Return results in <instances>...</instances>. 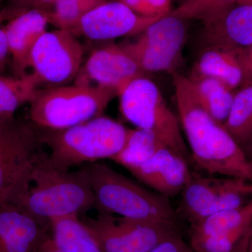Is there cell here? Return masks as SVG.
Here are the masks:
<instances>
[{
  "instance_id": "obj_1",
  "label": "cell",
  "mask_w": 252,
  "mask_h": 252,
  "mask_svg": "<svg viewBox=\"0 0 252 252\" xmlns=\"http://www.w3.org/2000/svg\"><path fill=\"white\" fill-rule=\"evenodd\" d=\"M181 127L190 149L191 160L210 175L252 182V163L243 149L199 103L189 77L172 72Z\"/></svg>"
},
{
  "instance_id": "obj_2",
  "label": "cell",
  "mask_w": 252,
  "mask_h": 252,
  "mask_svg": "<svg viewBox=\"0 0 252 252\" xmlns=\"http://www.w3.org/2000/svg\"><path fill=\"white\" fill-rule=\"evenodd\" d=\"M37 130L41 143L49 149L46 165L68 171L84 162L111 160L125 145L130 129L101 116L63 130Z\"/></svg>"
},
{
  "instance_id": "obj_3",
  "label": "cell",
  "mask_w": 252,
  "mask_h": 252,
  "mask_svg": "<svg viewBox=\"0 0 252 252\" xmlns=\"http://www.w3.org/2000/svg\"><path fill=\"white\" fill-rule=\"evenodd\" d=\"M88 167L97 211L178 228V215L168 197L149 191L105 164Z\"/></svg>"
},
{
  "instance_id": "obj_4",
  "label": "cell",
  "mask_w": 252,
  "mask_h": 252,
  "mask_svg": "<svg viewBox=\"0 0 252 252\" xmlns=\"http://www.w3.org/2000/svg\"><path fill=\"white\" fill-rule=\"evenodd\" d=\"M46 162L36 169L18 206L50 223L64 217H79L94 207L89 167L62 171L48 166Z\"/></svg>"
},
{
  "instance_id": "obj_5",
  "label": "cell",
  "mask_w": 252,
  "mask_h": 252,
  "mask_svg": "<svg viewBox=\"0 0 252 252\" xmlns=\"http://www.w3.org/2000/svg\"><path fill=\"white\" fill-rule=\"evenodd\" d=\"M117 95L115 89L87 84L37 89L30 102V117L37 128L63 130L103 116Z\"/></svg>"
},
{
  "instance_id": "obj_6",
  "label": "cell",
  "mask_w": 252,
  "mask_h": 252,
  "mask_svg": "<svg viewBox=\"0 0 252 252\" xmlns=\"http://www.w3.org/2000/svg\"><path fill=\"white\" fill-rule=\"evenodd\" d=\"M41 146L32 123L14 118L0 124V205L21 203L36 169L47 161Z\"/></svg>"
},
{
  "instance_id": "obj_7",
  "label": "cell",
  "mask_w": 252,
  "mask_h": 252,
  "mask_svg": "<svg viewBox=\"0 0 252 252\" xmlns=\"http://www.w3.org/2000/svg\"><path fill=\"white\" fill-rule=\"evenodd\" d=\"M121 112L137 128L154 132L165 147L191 160L181 131L179 118L167 106L158 87L143 76L135 78L120 91Z\"/></svg>"
},
{
  "instance_id": "obj_8",
  "label": "cell",
  "mask_w": 252,
  "mask_h": 252,
  "mask_svg": "<svg viewBox=\"0 0 252 252\" xmlns=\"http://www.w3.org/2000/svg\"><path fill=\"white\" fill-rule=\"evenodd\" d=\"M81 220L102 252H149L165 239L180 233L179 228L172 225L101 211Z\"/></svg>"
},
{
  "instance_id": "obj_9",
  "label": "cell",
  "mask_w": 252,
  "mask_h": 252,
  "mask_svg": "<svg viewBox=\"0 0 252 252\" xmlns=\"http://www.w3.org/2000/svg\"><path fill=\"white\" fill-rule=\"evenodd\" d=\"M181 193V212L192 225L217 212L248 204L251 183L234 177L215 178L191 172Z\"/></svg>"
},
{
  "instance_id": "obj_10",
  "label": "cell",
  "mask_w": 252,
  "mask_h": 252,
  "mask_svg": "<svg viewBox=\"0 0 252 252\" xmlns=\"http://www.w3.org/2000/svg\"><path fill=\"white\" fill-rule=\"evenodd\" d=\"M186 38L185 21L169 14L152 23L135 42L122 47L144 73L172 72Z\"/></svg>"
},
{
  "instance_id": "obj_11",
  "label": "cell",
  "mask_w": 252,
  "mask_h": 252,
  "mask_svg": "<svg viewBox=\"0 0 252 252\" xmlns=\"http://www.w3.org/2000/svg\"><path fill=\"white\" fill-rule=\"evenodd\" d=\"M252 235V206L225 210L191 225L190 244L195 252H246Z\"/></svg>"
},
{
  "instance_id": "obj_12",
  "label": "cell",
  "mask_w": 252,
  "mask_h": 252,
  "mask_svg": "<svg viewBox=\"0 0 252 252\" xmlns=\"http://www.w3.org/2000/svg\"><path fill=\"white\" fill-rule=\"evenodd\" d=\"M74 35L68 30L58 28L39 38L31 56V67L39 83L56 87L77 77L84 50Z\"/></svg>"
},
{
  "instance_id": "obj_13",
  "label": "cell",
  "mask_w": 252,
  "mask_h": 252,
  "mask_svg": "<svg viewBox=\"0 0 252 252\" xmlns=\"http://www.w3.org/2000/svg\"><path fill=\"white\" fill-rule=\"evenodd\" d=\"M158 19L139 16L121 1H105L85 15L70 32L92 40H108L140 34Z\"/></svg>"
},
{
  "instance_id": "obj_14",
  "label": "cell",
  "mask_w": 252,
  "mask_h": 252,
  "mask_svg": "<svg viewBox=\"0 0 252 252\" xmlns=\"http://www.w3.org/2000/svg\"><path fill=\"white\" fill-rule=\"evenodd\" d=\"M51 237L50 222L18 205H0V252H37Z\"/></svg>"
},
{
  "instance_id": "obj_15",
  "label": "cell",
  "mask_w": 252,
  "mask_h": 252,
  "mask_svg": "<svg viewBox=\"0 0 252 252\" xmlns=\"http://www.w3.org/2000/svg\"><path fill=\"white\" fill-rule=\"evenodd\" d=\"M188 163L182 155L163 147L130 172L144 185L170 198L181 193L188 183L192 172Z\"/></svg>"
},
{
  "instance_id": "obj_16",
  "label": "cell",
  "mask_w": 252,
  "mask_h": 252,
  "mask_svg": "<svg viewBox=\"0 0 252 252\" xmlns=\"http://www.w3.org/2000/svg\"><path fill=\"white\" fill-rule=\"evenodd\" d=\"M84 72L97 86L115 89L123 88L144 73L122 46L110 45L96 49L86 61Z\"/></svg>"
},
{
  "instance_id": "obj_17",
  "label": "cell",
  "mask_w": 252,
  "mask_h": 252,
  "mask_svg": "<svg viewBox=\"0 0 252 252\" xmlns=\"http://www.w3.org/2000/svg\"><path fill=\"white\" fill-rule=\"evenodd\" d=\"M49 23V12L30 9L16 15L4 28L16 77L28 74L32 51Z\"/></svg>"
},
{
  "instance_id": "obj_18",
  "label": "cell",
  "mask_w": 252,
  "mask_h": 252,
  "mask_svg": "<svg viewBox=\"0 0 252 252\" xmlns=\"http://www.w3.org/2000/svg\"><path fill=\"white\" fill-rule=\"evenodd\" d=\"M202 41L207 46L235 50L252 44V4H237L215 22L204 26Z\"/></svg>"
},
{
  "instance_id": "obj_19",
  "label": "cell",
  "mask_w": 252,
  "mask_h": 252,
  "mask_svg": "<svg viewBox=\"0 0 252 252\" xmlns=\"http://www.w3.org/2000/svg\"><path fill=\"white\" fill-rule=\"evenodd\" d=\"M192 76L215 78L234 91L243 81L241 68L234 50L207 46L195 63Z\"/></svg>"
},
{
  "instance_id": "obj_20",
  "label": "cell",
  "mask_w": 252,
  "mask_h": 252,
  "mask_svg": "<svg viewBox=\"0 0 252 252\" xmlns=\"http://www.w3.org/2000/svg\"><path fill=\"white\" fill-rule=\"evenodd\" d=\"M189 78L199 103L217 122L224 124L234 98L233 90L215 78L203 76Z\"/></svg>"
},
{
  "instance_id": "obj_21",
  "label": "cell",
  "mask_w": 252,
  "mask_h": 252,
  "mask_svg": "<svg viewBox=\"0 0 252 252\" xmlns=\"http://www.w3.org/2000/svg\"><path fill=\"white\" fill-rule=\"evenodd\" d=\"M38 84L37 78L33 73L22 77L0 75V124L14 119L17 109L31 102Z\"/></svg>"
},
{
  "instance_id": "obj_22",
  "label": "cell",
  "mask_w": 252,
  "mask_h": 252,
  "mask_svg": "<svg viewBox=\"0 0 252 252\" xmlns=\"http://www.w3.org/2000/svg\"><path fill=\"white\" fill-rule=\"evenodd\" d=\"M55 243L64 252H102L80 217H64L51 222Z\"/></svg>"
},
{
  "instance_id": "obj_23",
  "label": "cell",
  "mask_w": 252,
  "mask_h": 252,
  "mask_svg": "<svg viewBox=\"0 0 252 252\" xmlns=\"http://www.w3.org/2000/svg\"><path fill=\"white\" fill-rule=\"evenodd\" d=\"M163 147L165 146L152 131L130 129L125 145L111 160L130 171L147 161Z\"/></svg>"
},
{
  "instance_id": "obj_24",
  "label": "cell",
  "mask_w": 252,
  "mask_h": 252,
  "mask_svg": "<svg viewBox=\"0 0 252 252\" xmlns=\"http://www.w3.org/2000/svg\"><path fill=\"white\" fill-rule=\"evenodd\" d=\"M230 136L243 148L252 141V86L235 93L228 119L223 124Z\"/></svg>"
},
{
  "instance_id": "obj_25",
  "label": "cell",
  "mask_w": 252,
  "mask_h": 252,
  "mask_svg": "<svg viewBox=\"0 0 252 252\" xmlns=\"http://www.w3.org/2000/svg\"><path fill=\"white\" fill-rule=\"evenodd\" d=\"M238 4V0H185L170 15L186 21L198 20L204 26L215 22Z\"/></svg>"
},
{
  "instance_id": "obj_26",
  "label": "cell",
  "mask_w": 252,
  "mask_h": 252,
  "mask_svg": "<svg viewBox=\"0 0 252 252\" xmlns=\"http://www.w3.org/2000/svg\"><path fill=\"white\" fill-rule=\"evenodd\" d=\"M106 0H56L49 12V23L59 29L71 31L91 10Z\"/></svg>"
},
{
  "instance_id": "obj_27",
  "label": "cell",
  "mask_w": 252,
  "mask_h": 252,
  "mask_svg": "<svg viewBox=\"0 0 252 252\" xmlns=\"http://www.w3.org/2000/svg\"><path fill=\"white\" fill-rule=\"evenodd\" d=\"M140 16L161 18L171 13L172 0H119Z\"/></svg>"
},
{
  "instance_id": "obj_28",
  "label": "cell",
  "mask_w": 252,
  "mask_h": 252,
  "mask_svg": "<svg viewBox=\"0 0 252 252\" xmlns=\"http://www.w3.org/2000/svg\"><path fill=\"white\" fill-rule=\"evenodd\" d=\"M234 51L243 74L240 88L252 86V44Z\"/></svg>"
},
{
  "instance_id": "obj_29",
  "label": "cell",
  "mask_w": 252,
  "mask_h": 252,
  "mask_svg": "<svg viewBox=\"0 0 252 252\" xmlns=\"http://www.w3.org/2000/svg\"><path fill=\"white\" fill-rule=\"evenodd\" d=\"M149 252H195L190 244L182 238L180 233L171 235L162 241Z\"/></svg>"
},
{
  "instance_id": "obj_30",
  "label": "cell",
  "mask_w": 252,
  "mask_h": 252,
  "mask_svg": "<svg viewBox=\"0 0 252 252\" xmlns=\"http://www.w3.org/2000/svg\"><path fill=\"white\" fill-rule=\"evenodd\" d=\"M9 46L4 28L0 27V75H3L9 56Z\"/></svg>"
},
{
  "instance_id": "obj_31",
  "label": "cell",
  "mask_w": 252,
  "mask_h": 252,
  "mask_svg": "<svg viewBox=\"0 0 252 252\" xmlns=\"http://www.w3.org/2000/svg\"><path fill=\"white\" fill-rule=\"evenodd\" d=\"M37 252H64L63 250L55 243L52 237L49 239L43 245L40 250Z\"/></svg>"
},
{
  "instance_id": "obj_32",
  "label": "cell",
  "mask_w": 252,
  "mask_h": 252,
  "mask_svg": "<svg viewBox=\"0 0 252 252\" xmlns=\"http://www.w3.org/2000/svg\"><path fill=\"white\" fill-rule=\"evenodd\" d=\"M244 152L246 154L247 157H248L249 160L252 163V141L250 142L246 146L243 147Z\"/></svg>"
},
{
  "instance_id": "obj_33",
  "label": "cell",
  "mask_w": 252,
  "mask_h": 252,
  "mask_svg": "<svg viewBox=\"0 0 252 252\" xmlns=\"http://www.w3.org/2000/svg\"><path fill=\"white\" fill-rule=\"evenodd\" d=\"M252 4V0H238V4Z\"/></svg>"
},
{
  "instance_id": "obj_34",
  "label": "cell",
  "mask_w": 252,
  "mask_h": 252,
  "mask_svg": "<svg viewBox=\"0 0 252 252\" xmlns=\"http://www.w3.org/2000/svg\"><path fill=\"white\" fill-rule=\"evenodd\" d=\"M246 252H252V235L251 238H250V242H249Z\"/></svg>"
},
{
  "instance_id": "obj_35",
  "label": "cell",
  "mask_w": 252,
  "mask_h": 252,
  "mask_svg": "<svg viewBox=\"0 0 252 252\" xmlns=\"http://www.w3.org/2000/svg\"><path fill=\"white\" fill-rule=\"evenodd\" d=\"M250 197H251V200H250V203L251 204L252 206V182L251 183V195H250Z\"/></svg>"
}]
</instances>
